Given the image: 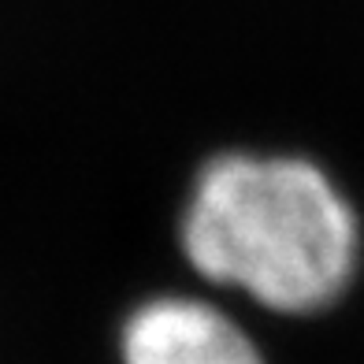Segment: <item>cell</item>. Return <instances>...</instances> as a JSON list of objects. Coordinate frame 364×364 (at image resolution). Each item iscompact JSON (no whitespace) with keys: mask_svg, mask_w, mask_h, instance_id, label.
Segmentation results:
<instances>
[{"mask_svg":"<svg viewBox=\"0 0 364 364\" xmlns=\"http://www.w3.org/2000/svg\"><path fill=\"white\" fill-rule=\"evenodd\" d=\"M178 238L201 279L250 294L283 316H312L342 301L360 264L353 205L305 156L208 160Z\"/></svg>","mask_w":364,"mask_h":364,"instance_id":"1","label":"cell"},{"mask_svg":"<svg viewBox=\"0 0 364 364\" xmlns=\"http://www.w3.org/2000/svg\"><path fill=\"white\" fill-rule=\"evenodd\" d=\"M123 364H264L245 331L201 297H153L123 323Z\"/></svg>","mask_w":364,"mask_h":364,"instance_id":"2","label":"cell"}]
</instances>
